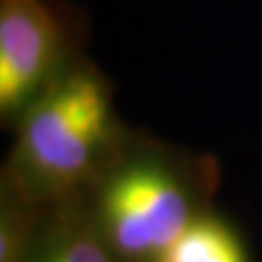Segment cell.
Here are the masks:
<instances>
[{
    "label": "cell",
    "mask_w": 262,
    "mask_h": 262,
    "mask_svg": "<svg viewBox=\"0 0 262 262\" xmlns=\"http://www.w3.org/2000/svg\"><path fill=\"white\" fill-rule=\"evenodd\" d=\"M109 92L90 70L60 76L24 119L12 190L39 206L70 200L111 144Z\"/></svg>",
    "instance_id": "1"
},
{
    "label": "cell",
    "mask_w": 262,
    "mask_h": 262,
    "mask_svg": "<svg viewBox=\"0 0 262 262\" xmlns=\"http://www.w3.org/2000/svg\"><path fill=\"white\" fill-rule=\"evenodd\" d=\"M92 212L117 262H158L204 214L187 183L151 159L134 161L107 179Z\"/></svg>",
    "instance_id": "2"
},
{
    "label": "cell",
    "mask_w": 262,
    "mask_h": 262,
    "mask_svg": "<svg viewBox=\"0 0 262 262\" xmlns=\"http://www.w3.org/2000/svg\"><path fill=\"white\" fill-rule=\"evenodd\" d=\"M66 29L55 0H0V113L14 119L58 80Z\"/></svg>",
    "instance_id": "3"
},
{
    "label": "cell",
    "mask_w": 262,
    "mask_h": 262,
    "mask_svg": "<svg viewBox=\"0 0 262 262\" xmlns=\"http://www.w3.org/2000/svg\"><path fill=\"white\" fill-rule=\"evenodd\" d=\"M28 262H117L99 233L92 208L70 200L45 208Z\"/></svg>",
    "instance_id": "4"
},
{
    "label": "cell",
    "mask_w": 262,
    "mask_h": 262,
    "mask_svg": "<svg viewBox=\"0 0 262 262\" xmlns=\"http://www.w3.org/2000/svg\"><path fill=\"white\" fill-rule=\"evenodd\" d=\"M158 262H249L247 251L224 220L204 212Z\"/></svg>",
    "instance_id": "5"
}]
</instances>
